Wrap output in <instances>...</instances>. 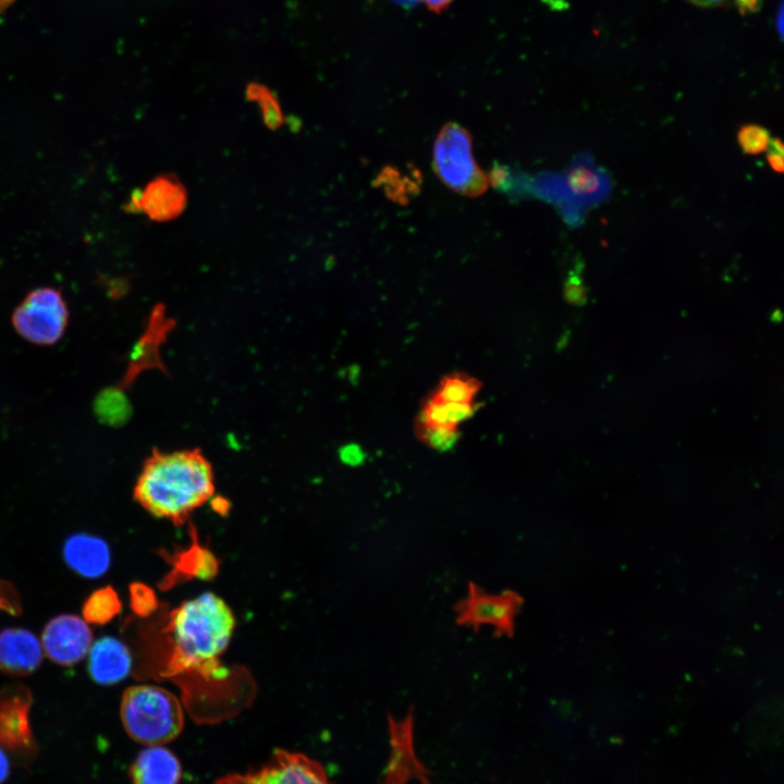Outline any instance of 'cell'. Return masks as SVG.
I'll return each mask as SVG.
<instances>
[{
    "mask_svg": "<svg viewBox=\"0 0 784 784\" xmlns=\"http://www.w3.org/2000/svg\"><path fill=\"white\" fill-rule=\"evenodd\" d=\"M87 662L91 679L106 686L125 679L133 665L128 647L112 636H103L93 642Z\"/></svg>",
    "mask_w": 784,
    "mask_h": 784,
    "instance_id": "obj_12",
    "label": "cell"
},
{
    "mask_svg": "<svg viewBox=\"0 0 784 784\" xmlns=\"http://www.w3.org/2000/svg\"><path fill=\"white\" fill-rule=\"evenodd\" d=\"M117 591L106 586L93 591L83 604V618L90 624L103 625L121 611Z\"/></svg>",
    "mask_w": 784,
    "mask_h": 784,
    "instance_id": "obj_18",
    "label": "cell"
},
{
    "mask_svg": "<svg viewBox=\"0 0 784 784\" xmlns=\"http://www.w3.org/2000/svg\"><path fill=\"white\" fill-rule=\"evenodd\" d=\"M691 2L695 5L702 7V8H713V7H721L725 5L727 3H732L735 5L736 0H687Z\"/></svg>",
    "mask_w": 784,
    "mask_h": 784,
    "instance_id": "obj_31",
    "label": "cell"
},
{
    "mask_svg": "<svg viewBox=\"0 0 784 784\" xmlns=\"http://www.w3.org/2000/svg\"><path fill=\"white\" fill-rule=\"evenodd\" d=\"M0 611H4L12 615L21 614L22 608L15 589L0 580Z\"/></svg>",
    "mask_w": 784,
    "mask_h": 784,
    "instance_id": "obj_27",
    "label": "cell"
},
{
    "mask_svg": "<svg viewBox=\"0 0 784 784\" xmlns=\"http://www.w3.org/2000/svg\"><path fill=\"white\" fill-rule=\"evenodd\" d=\"M771 136L767 128L758 124H745L737 132V142L746 155L756 156L768 150Z\"/></svg>",
    "mask_w": 784,
    "mask_h": 784,
    "instance_id": "obj_22",
    "label": "cell"
},
{
    "mask_svg": "<svg viewBox=\"0 0 784 784\" xmlns=\"http://www.w3.org/2000/svg\"><path fill=\"white\" fill-rule=\"evenodd\" d=\"M563 295L569 305L581 306L586 304L588 297L587 287L577 269L571 271L565 280Z\"/></svg>",
    "mask_w": 784,
    "mask_h": 784,
    "instance_id": "obj_25",
    "label": "cell"
},
{
    "mask_svg": "<svg viewBox=\"0 0 784 784\" xmlns=\"http://www.w3.org/2000/svg\"><path fill=\"white\" fill-rule=\"evenodd\" d=\"M215 784H332L323 767L302 752L277 749L259 769L219 777Z\"/></svg>",
    "mask_w": 784,
    "mask_h": 784,
    "instance_id": "obj_7",
    "label": "cell"
},
{
    "mask_svg": "<svg viewBox=\"0 0 784 784\" xmlns=\"http://www.w3.org/2000/svg\"><path fill=\"white\" fill-rule=\"evenodd\" d=\"M479 391V383L466 376L453 375L443 379L432 396L448 403H471Z\"/></svg>",
    "mask_w": 784,
    "mask_h": 784,
    "instance_id": "obj_20",
    "label": "cell"
},
{
    "mask_svg": "<svg viewBox=\"0 0 784 784\" xmlns=\"http://www.w3.org/2000/svg\"><path fill=\"white\" fill-rule=\"evenodd\" d=\"M760 0H736L735 7L739 9L740 12H752L758 9Z\"/></svg>",
    "mask_w": 784,
    "mask_h": 784,
    "instance_id": "obj_33",
    "label": "cell"
},
{
    "mask_svg": "<svg viewBox=\"0 0 784 784\" xmlns=\"http://www.w3.org/2000/svg\"><path fill=\"white\" fill-rule=\"evenodd\" d=\"M391 740L393 746L392 757L389 762L384 784H405L411 774L426 780V770L417 762L412 748L413 715L409 713L402 721L390 718L389 721ZM429 783V782H428Z\"/></svg>",
    "mask_w": 784,
    "mask_h": 784,
    "instance_id": "obj_14",
    "label": "cell"
},
{
    "mask_svg": "<svg viewBox=\"0 0 784 784\" xmlns=\"http://www.w3.org/2000/svg\"><path fill=\"white\" fill-rule=\"evenodd\" d=\"M130 600L133 611L142 616L149 614L156 608L154 591L140 583L130 586Z\"/></svg>",
    "mask_w": 784,
    "mask_h": 784,
    "instance_id": "obj_24",
    "label": "cell"
},
{
    "mask_svg": "<svg viewBox=\"0 0 784 784\" xmlns=\"http://www.w3.org/2000/svg\"><path fill=\"white\" fill-rule=\"evenodd\" d=\"M186 191L181 182L171 175H160L139 192H134L127 208L143 211L155 221L176 218L186 205Z\"/></svg>",
    "mask_w": 784,
    "mask_h": 784,
    "instance_id": "obj_10",
    "label": "cell"
},
{
    "mask_svg": "<svg viewBox=\"0 0 784 784\" xmlns=\"http://www.w3.org/2000/svg\"><path fill=\"white\" fill-rule=\"evenodd\" d=\"M433 12H441L446 9L453 0H418Z\"/></svg>",
    "mask_w": 784,
    "mask_h": 784,
    "instance_id": "obj_30",
    "label": "cell"
},
{
    "mask_svg": "<svg viewBox=\"0 0 784 784\" xmlns=\"http://www.w3.org/2000/svg\"><path fill=\"white\" fill-rule=\"evenodd\" d=\"M340 460L348 466H357L365 460V453L358 444L350 443L341 448Z\"/></svg>",
    "mask_w": 784,
    "mask_h": 784,
    "instance_id": "obj_29",
    "label": "cell"
},
{
    "mask_svg": "<svg viewBox=\"0 0 784 784\" xmlns=\"http://www.w3.org/2000/svg\"><path fill=\"white\" fill-rule=\"evenodd\" d=\"M42 646L30 630L22 627L0 632V670L11 676L34 673L42 662Z\"/></svg>",
    "mask_w": 784,
    "mask_h": 784,
    "instance_id": "obj_11",
    "label": "cell"
},
{
    "mask_svg": "<svg viewBox=\"0 0 784 784\" xmlns=\"http://www.w3.org/2000/svg\"><path fill=\"white\" fill-rule=\"evenodd\" d=\"M96 417L108 426H121L131 417L130 399L121 387H110L98 393L94 402Z\"/></svg>",
    "mask_w": 784,
    "mask_h": 784,
    "instance_id": "obj_16",
    "label": "cell"
},
{
    "mask_svg": "<svg viewBox=\"0 0 784 784\" xmlns=\"http://www.w3.org/2000/svg\"><path fill=\"white\" fill-rule=\"evenodd\" d=\"M132 784H179L182 768L177 758L162 746L142 750L130 768Z\"/></svg>",
    "mask_w": 784,
    "mask_h": 784,
    "instance_id": "obj_15",
    "label": "cell"
},
{
    "mask_svg": "<svg viewBox=\"0 0 784 784\" xmlns=\"http://www.w3.org/2000/svg\"><path fill=\"white\" fill-rule=\"evenodd\" d=\"M10 762L5 751L0 747V783L9 775Z\"/></svg>",
    "mask_w": 784,
    "mask_h": 784,
    "instance_id": "obj_32",
    "label": "cell"
},
{
    "mask_svg": "<svg viewBox=\"0 0 784 784\" xmlns=\"http://www.w3.org/2000/svg\"><path fill=\"white\" fill-rule=\"evenodd\" d=\"M523 604V597L514 590L491 593L469 581L466 597L454 605L456 623L475 632L490 626L494 636L512 638Z\"/></svg>",
    "mask_w": 784,
    "mask_h": 784,
    "instance_id": "obj_6",
    "label": "cell"
},
{
    "mask_svg": "<svg viewBox=\"0 0 784 784\" xmlns=\"http://www.w3.org/2000/svg\"><path fill=\"white\" fill-rule=\"evenodd\" d=\"M247 97L259 105L262 121L269 128L275 130L283 124L284 118L280 103L270 90L261 85L252 84L247 88Z\"/></svg>",
    "mask_w": 784,
    "mask_h": 784,
    "instance_id": "obj_21",
    "label": "cell"
},
{
    "mask_svg": "<svg viewBox=\"0 0 784 784\" xmlns=\"http://www.w3.org/2000/svg\"><path fill=\"white\" fill-rule=\"evenodd\" d=\"M776 26H777L780 36H782V34H783V8H782V5H780V9H779Z\"/></svg>",
    "mask_w": 784,
    "mask_h": 784,
    "instance_id": "obj_34",
    "label": "cell"
},
{
    "mask_svg": "<svg viewBox=\"0 0 784 784\" xmlns=\"http://www.w3.org/2000/svg\"><path fill=\"white\" fill-rule=\"evenodd\" d=\"M474 412L473 403H448L431 397L421 412L420 424L457 427Z\"/></svg>",
    "mask_w": 784,
    "mask_h": 784,
    "instance_id": "obj_19",
    "label": "cell"
},
{
    "mask_svg": "<svg viewBox=\"0 0 784 784\" xmlns=\"http://www.w3.org/2000/svg\"><path fill=\"white\" fill-rule=\"evenodd\" d=\"M63 559L71 569L86 578H98L110 567L107 542L89 534L70 536L63 544Z\"/></svg>",
    "mask_w": 784,
    "mask_h": 784,
    "instance_id": "obj_13",
    "label": "cell"
},
{
    "mask_svg": "<svg viewBox=\"0 0 784 784\" xmlns=\"http://www.w3.org/2000/svg\"><path fill=\"white\" fill-rule=\"evenodd\" d=\"M152 353V344L149 336L140 338L132 347L130 353V367L140 368L143 365L148 363Z\"/></svg>",
    "mask_w": 784,
    "mask_h": 784,
    "instance_id": "obj_26",
    "label": "cell"
},
{
    "mask_svg": "<svg viewBox=\"0 0 784 784\" xmlns=\"http://www.w3.org/2000/svg\"><path fill=\"white\" fill-rule=\"evenodd\" d=\"M396 1H399L402 4H407V5L412 4V2H413V0H396Z\"/></svg>",
    "mask_w": 784,
    "mask_h": 784,
    "instance_id": "obj_36",
    "label": "cell"
},
{
    "mask_svg": "<svg viewBox=\"0 0 784 784\" xmlns=\"http://www.w3.org/2000/svg\"><path fill=\"white\" fill-rule=\"evenodd\" d=\"M434 169L455 192L477 196L483 193L488 179L471 155L469 134L455 123L446 124L437 136L433 149Z\"/></svg>",
    "mask_w": 784,
    "mask_h": 784,
    "instance_id": "obj_4",
    "label": "cell"
},
{
    "mask_svg": "<svg viewBox=\"0 0 784 784\" xmlns=\"http://www.w3.org/2000/svg\"><path fill=\"white\" fill-rule=\"evenodd\" d=\"M14 2L15 0H0V14L5 12Z\"/></svg>",
    "mask_w": 784,
    "mask_h": 784,
    "instance_id": "obj_35",
    "label": "cell"
},
{
    "mask_svg": "<svg viewBox=\"0 0 784 784\" xmlns=\"http://www.w3.org/2000/svg\"><path fill=\"white\" fill-rule=\"evenodd\" d=\"M235 627L229 605L212 592L183 602L170 616L169 632L176 671L197 672L206 677L225 675L219 658L228 648Z\"/></svg>",
    "mask_w": 784,
    "mask_h": 784,
    "instance_id": "obj_2",
    "label": "cell"
},
{
    "mask_svg": "<svg viewBox=\"0 0 784 784\" xmlns=\"http://www.w3.org/2000/svg\"><path fill=\"white\" fill-rule=\"evenodd\" d=\"M420 438L431 448L445 451L451 449L458 439L456 427L442 425H419Z\"/></svg>",
    "mask_w": 784,
    "mask_h": 784,
    "instance_id": "obj_23",
    "label": "cell"
},
{
    "mask_svg": "<svg viewBox=\"0 0 784 784\" xmlns=\"http://www.w3.org/2000/svg\"><path fill=\"white\" fill-rule=\"evenodd\" d=\"M69 323V309L62 293L54 287L30 291L12 314L15 331L37 345H53Z\"/></svg>",
    "mask_w": 784,
    "mask_h": 784,
    "instance_id": "obj_5",
    "label": "cell"
},
{
    "mask_svg": "<svg viewBox=\"0 0 784 784\" xmlns=\"http://www.w3.org/2000/svg\"><path fill=\"white\" fill-rule=\"evenodd\" d=\"M120 715L128 736L147 746H163L184 727L182 703L171 691L156 685L128 687L122 696Z\"/></svg>",
    "mask_w": 784,
    "mask_h": 784,
    "instance_id": "obj_3",
    "label": "cell"
},
{
    "mask_svg": "<svg viewBox=\"0 0 784 784\" xmlns=\"http://www.w3.org/2000/svg\"><path fill=\"white\" fill-rule=\"evenodd\" d=\"M44 653L54 663L71 666L81 662L93 645L88 623L74 614H61L51 618L41 634Z\"/></svg>",
    "mask_w": 784,
    "mask_h": 784,
    "instance_id": "obj_9",
    "label": "cell"
},
{
    "mask_svg": "<svg viewBox=\"0 0 784 784\" xmlns=\"http://www.w3.org/2000/svg\"><path fill=\"white\" fill-rule=\"evenodd\" d=\"M213 493L208 462L197 453L157 454L144 466L134 498L151 515L182 522Z\"/></svg>",
    "mask_w": 784,
    "mask_h": 784,
    "instance_id": "obj_1",
    "label": "cell"
},
{
    "mask_svg": "<svg viewBox=\"0 0 784 784\" xmlns=\"http://www.w3.org/2000/svg\"><path fill=\"white\" fill-rule=\"evenodd\" d=\"M32 700L29 689L22 684L0 689V747L22 759L33 757L36 750L29 724Z\"/></svg>",
    "mask_w": 784,
    "mask_h": 784,
    "instance_id": "obj_8",
    "label": "cell"
},
{
    "mask_svg": "<svg viewBox=\"0 0 784 784\" xmlns=\"http://www.w3.org/2000/svg\"><path fill=\"white\" fill-rule=\"evenodd\" d=\"M783 150L784 146L780 138H771L767 154V161L771 169L776 173L783 172Z\"/></svg>",
    "mask_w": 784,
    "mask_h": 784,
    "instance_id": "obj_28",
    "label": "cell"
},
{
    "mask_svg": "<svg viewBox=\"0 0 784 784\" xmlns=\"http://www.w3.org/2000/svg\"><path fill=\"white\" fill-rule=\"evenodd\" d=\"M607 186L601 173L585 163L573 166L565 176L566 189L574 197L583 200L599 199L607 191Z\"/></svg>",
    "mask_w": 784,
    "mask_h": 784,
    "instance_id": "obj_17",
    "label": "cell"
}]
</instances>
